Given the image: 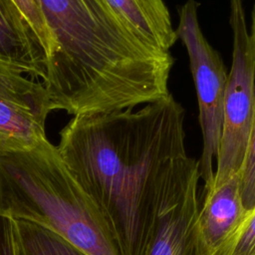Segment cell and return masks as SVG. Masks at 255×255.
<instances>
[{"label":"cell","instance_id":"cell-1","mask_svg":"<svg viewBox=\"0 0 255 255\" xmlns=\"http://www.w3.org/2000/svg\"><path fill=\"white\" fill-rule=\"evenodd\" d=\"M184 110L169 94L133 108L73 117L59 153L101 213L120 255H144L161 187L186 154Z\"/></svg>","mask_w":255,"mask_h":255},{"label":"cell","instance_id":"cell-2","mask_svg":"<svg viewBox=\"0 0 255 255\" xmlns=\"http://www.w3.org/2000/svg\"><path fill=\"white\" fill-rule=\"evenodd\" d=\"M51 39L43 80L53 111L79 116L169 95L173 58L144 43L106 0H34Z\"/></svg>","mask_w":255,"mask_h":255},{"label":"cell","instance_id":"cell-3","mask_svg":"<svg viewBox=\"0 0 255 255\" xmlns=\"http://www.w3.org/2000/svg\"><path fill=\"white\" fill-rule=\"evenodd\" d=\"M232 65L227 77L223 126L213 185L240 173L255 114V52L242 0H229Z\"/></svg>","mask_w":255,"mask_h":255},{"label":"cell","instance_id":"cell-4","mask_svg":"<svg viewBox=\"0 0 255 255\" xmlns=\"http://www.w3.org/2000/svg\"><path fill=\"white\" fill-rule=\"evenodd\" d=\"M198 8V2L187 0L179 9V21L175 31L177 38L186 48L197 95L203 139L198 163L204 192L214 182L213 162L217 159L220 147L228 75L220 55L202 33Z\"/></svg>","mask_w":255,"mask_h":255},{"label":"cell","instance_id":"cell-5","mask_svg":"<svg viewBox=\"0 0 255 255\" xmlns=\"http://www.w3.org/2000/svg\"><path fill=\"white\" fill-rule=\"evenodd\" d=\"M199 179L198 160L187 153L172 163L161 187L156 221L144 255H199L195 237Z\"/></svg>","mask_w":255,"mask_h":255},{"label":"cell","instance_id":"cell-6","mask_svg":"<svg viewBox=\"0 0 255 255\" xmlns=\"http://www.w3.org/2000/svg\"><path fill=\"white\" fill-rule=\"evenodd\" d=\"M0 60V152L32 148L47 139L53 111L45 85Z\"/></svg>","mask_w":255,"mask_h":255},{"label":"cell","instance_id":"cell-7","mask_svg":"<svg viewBox=\"0 0 255 255\" xmlns=\"http://www.w3.org/2000/svg\"><path fill=\"white\" fill-rule=\"evenodd\" d=\"M250 212L243 202L239 174L204 191L195 221L199 255H228Z\"/></svg>","mask_w":255,"mask_h":255},{"label":"cell","instance_id":"cell-8","mask_svg":"<svg viewBox=\"0 0 255 255\" xmlns=\"http://www.w3.org/2000/svg\"><path fill=\"white\" fill-rule=\"evenodd\" d=\"M0 60L32 78L46 76V50L14 0H0Z\"/></svg>","mask_w":255,"mask_h":255},{"label":"cell","instance_id":"cell-9","mask_svg":"<svg viewBox=\"0 0 255 255\" xmlns=\"http://www.w3.org/2000/svg\"><path fill=\"white\" fill-rule=\"evenodd\" d=\"M113 11L148 46L169 53L178 39L163 0H106Z\"/></svg>","mask_w":255,"mask_h":255},{"label":"cell","instance_id":"cell-10","mask_svg":"<svg viewBox=\"0 0 255 255\" xmlns=\"http://www.w3.org/2000/svg\"><path fill=\"white\" fill-rule=\"evenodd\" d=\"M15 221L19 255H88L45 225L23 219Z\"/></svg>","mask_w":255,"mask_h":255},{"label":"cell","instance_id":"cell-11","mask_svg":"<svg viewBox=\"0 0 255 255\" xmlns=\"http://www.w3.org/2000/svg\"><path fill=\"white\" fill-rule=\"evenodd\" d=\"M239 176L243 202L251 211L255 208V114Z\"/></svg>","mask_w":255,"mask_h":255},{"label":"cell","instance_id":"cell-12","mask_svg":"<svg viewBox=\"0 0 255 255\" xmlns=\"http://www.w3.org/2000/svg\"><path fill=\"white\" fill-rule=\"evenodd\" d=\"M20 10L23 12L24 16L27 18L33 29L35 30L36 34L40 38L47 56L49 58V55L51 53V39L50 35L48 33V30L46 28L45 22L41 16V13L35 4L34 0H14Z\"/></svg>","mask_w":255,"mask_h":255},{"label":"cell","instance_id":"cell-13","mask_svg":"<svg viewBox=\"0 0 255 255\" xmlns=\"http://www.w3.org/2000/svg\"><path fill=\"white\" fill-rule=\"evenodd\" d=\"M228 255H255V208L239 230Z\"/></svg>","mask_w":255,"mask_h":255},{"label":"cell","instance_id":"cell-14","mask_svg":"<svg viewBox=\"0 0 255 255\" xmlns=\"http://www.w3.org/2000/svg\"><path fill=\"white\" fill-rule=\"evenodd\" d=\"M0 255H19L16 221L7 215H0Z\"/></svg>","mask_w":255,"mask_h":255},{"label":"cell","instance_id":"cell-15","mask_svg":"<svg viewBox=\"0 0 255 255\" xmlns=\"http://www.w3.org/2000/svg\"><path fill=\"white\" fill-rule=\"evenodd\" d=\"M251 31H250V36H251V40H252V44H253V48H254V52H255V4L252 10V15H251Z\"/></svg>","mask_w":255,"mask_h":255}]
</instances>
